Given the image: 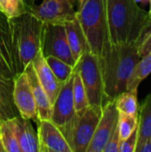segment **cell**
<instances>
[{
  "label": "cell",
  "mask_w": 151,
  "mask_h": 152,
  "mask_svg": "<svg viewBox=\"0 0 151 152\" xmlns=\"http://www.w3.org/2000/svg\"><path fill=\"white\" fill-rule=\"evenodd\" d=\"M23 1L25 2L26 5L28 7V9H29L30 6H32V5L35 4V0H23Z\"/></svg>",
  "instance_id": "32"
},
{
  "label": "cell",
  "mask_w": 151,
  "mask_h": 152,
  "mask_svg": "<svg viewBox=\"0 0 151 152\" xmlns=\"http://www.w3.org/2000/svg\"><path fill=\"white\" fill-rule=\"evenodd\" d=\"M10 120L15 132L20 152H38L37 132L35 131L29 119L18 116Z\"/></svg>",
  "instance_id": "14"
},
{
  "label": "cell",
  "mask_w": 151,
  "mask_h": 152,
  "mask_svg": "<svg viewBox=\"0 0 151 152\" xmlns=\"http://www.w3.org/2000/svg\"><path fill=\"white\" fill-rule=\"evenodd\" d=\"M136 152H151V136L136 151Z\"/></svg>",
  "instance_id": "30"
},
{
  "label": "cell",
  "mask_w": 151,
  "mask_h": 152,
  "mask_svg": "<svg viewBox=\"0 0 151 152\" xmlns=\"http://www.w3.org/2000/svg\"><path fill=\"white\" fill-rule=\"evenodd\" d=\"M41 51L44 57L53 56L75 67L64 24L43 23L41 33Z\"/></svg>",
  "instance_id": "7"
},
{
  "label": "cell",
  "mask_w": 151,
  "mask_h": 152,
  "mask_svg": "<svg viewBox=\"0 0 151 152\" xmlns=\"http://www.w3.org/2000/svg\"><path fill=\"white\" fill-rule=\"evenodd\" d=\"M137 128L138 141L136 151L151 136V93L144 99L140 107V111H138Z\"/></svg>",
  "instance_id": "18"
},
{
  "label": "cell",
  "mask_w": 151,
  "mask_h": 152,
  "mask_svg": "<svg viewBox=\"0 0 151 152\" xmlns=\"http://www.w3.org/2000/svg\"><path fill=\"white\" fill-rule=\"evenodd\" d=\"M140 59L136 44L110 45L100 57L108 101L115 100L126 91L128 80Z\"/></svg>",
  "instance_id": "2"
},
{
  "label": "cell",
  "mask_w": 151,
  "mask_h": 152,
  "mask_svg": "<svg viewBox=\"0 0 151 152\" xmlns=\"http://www.w3.org/2000/svg\"><path fill=\"white\" fill-rule=\"evenodd\" d=\"M19 112L13 101V78L0 77V120L18 117Z\"/></svg>",
  "instance_id": "17"
},
{
  "label": "cell",
  "mask_w": 151,
  "mask_h": 152,
  "mask_svg": "<svg viewBox=\"0 0 151 152\" xmlns=\"http://www.w3.org/2000/svg\"><path fill=\"white\" fill-rule=\"evenodd\" d=\"M138 91H125L115 99L116 107L120 113L134 115L138 113Z\"/></svg>",
  "instance_id": "21"
},
{
  "label": "cell",
  "mask_w": 151,
  "mask_h": 152,
  "mask_svg": "<svg viewBox=\"0 0 151 152\" xmlns=\"http://www.w3.org/2000/svg\"><path fill=\"white\" fill-rule=\"evenodd\" d=\"M31 63L34 67L39 83L44 89L53 105V102L55 101L60 92L61 85L58 82L51 68L47 64L45 57L44 56L41 49L37 52V53L32 60Z\"/></svg>",
  "instance_id": "13"
},
{
  "label": "cell",
  "mask_w": 151,
  "mask_h": 152,
  "mask_svg": "<svg viewBox=\"0 0 151 152\" xmlns=\"http://www.w3.org/2000/svg\"><path fill=\"white\" fill-rule=\"evenodd\" d=\"M84 84L89 105L102 108L108 101L102 77L100 57L90 51L85 53L74 67Z\"/></svg>",
  "instance_id": "5"
},
{
  "label": "cell",
  "mask_w": 151,
  "mask_h": 152,
  "mask_svg": "<svg viewBox=\"0 0 151 152\" xmlns=\"http://www.w3.org/2000/svg\"><path fill=\"white\" fill-rule=\"evenodd\" d=\"M149 15H150V18L151 19V11H149Z\"/></svg>",
  "instance_id": "36"
},
{
  "label": "cell",
  "mask_w": 151,
  "mask_h": 152,
  "mask_svg": "<svg viewBox=\"0 0 151 152\" xmlns=\"http://www.w3.org/2000/svg\"><path fill=\"white\" fill-rule=\"evenodd\" d=\"M72 86L73 74L61 86L60 92L52 107L51 120L60 128L62 134L66 132L76 115L72 94Z\"/></svg>",
  "instance_id": "9"
},
{
  "label": "cell",
  "mask_w": 151,
  "mask_h": 152,
  "mask_svg": "<svg viewBox=\"0 0 151 152\" xmlns=\"http://www.w3.org/2000/svg\"><path fill=\"white\" fill-rule=\"evenodd\" d=\"M7 28H8V19L0 11V29L7 31Z\"/></svg>",
  "instance_id": "31"
},
{
  "label": "cell",
  "mask_w": 151,
  "mask_h": 152,
  "mask_svg": "<svg viewBox=\"0 0 151 152\" xmlns=\"http://www.w3.org/2000/svg\"><path fill=\"white\" fill-rule=\"evenodd\" d=\"M15 76L8 34L6 30L0 29V77L14 78Z\"/></svg>",
  "instance_id": "19"
},
{
  "label": "cell",
  "mask_w": 151,
  "mask_h": 152,
  "mask_svg": "<svg viewBox=\"0 0 151 152\" xmlns=\"http://www.w3.org/2000/svg\"><path fill=\"white\" fill-rule=\"evenodd\" d=\"M13 101L19 115L37 123L38 115L26 71L16 74L13 78Z\"/></svg>",
  "instance_id": "11"
},
{
  "label": "cell",
  "mask_w": 151,
  "mask_h": 152,
  "mask_svg": "<svg viewBox=\"0 0 151 152\" xmlns=\"http://www.w3.org/2000/svg\"><path fill=\"white\" fill-rule=\"evenodd\" d=\"M43 22L30 12L8 20L7 34L16 74L23 72L41 49Z\"/></svg>",
  "instance_id": "3"
},
{
  "label": "cell",
  "mask_w": 151,
  "mask_h": 152,
  "mask_svg": "<svg viewBox=\"0 0 151 152\" xmlns=\"http://www.w3.org/2000/svg\"><path fill=\"white\" fill-rule=\"evenodd\" d=\"M28 12L43 23L64 24L76 18L73 0H43L39 5H32Z\"/></svg>",
  "instance_id": "8"
},
{
  "label": "cell",
  "mask_w": 151,
  "mask_h": 152,
  "mask_svg": "<svg viewBox=\"0 0 151 152\" xmlns=\"http://www.w3.org/2000/svg\"><path fill=\"white\" fill-rule=\"evenodd\" d=\"M64 27L67 34L68 43L74 61L77 64L81 56L85 53L89 51L88 45L86 43V39L85 37V35L83 33V30L77 17L71 20L65 22Z\"/></svg>",
  "instance_id": "16"
},
{
  "label": "cell",
  "mask_w": 151,
  "mask_h": 152,
  "mask_svg": "<svg viewBox=\"0 0 151 152\" xmlns=\"http://www.w3.org/2000/svg\"><path fill=\"white\" fill-rule=\"evenodd\" d=\"M151 73V53L140 59L126 86V91H138L140 84Z\"/></svg>",
  "instance_id": "20"
},
{
  "label": "cell",
  "mask_w": 151,
  "mask_h": 152,
  "mask_svg": "<svg viewBox=\"0 0 151 152\" xmlns=\"http://www.w3.org/2000/svg\"><path fill=\"white\" fill-rule=\"evenodd\" d=\"M117 119L118 110L115 100H110L101 109L100 120L86 152H103L109 137L117 126Z\"/></svg>",
  "instance_id": "10"
},
{
  "label": "cell",
  "mask_w": 151,
  "mask_h": 152,
  "mask_svg": "<svg viewBox=\"0 0 151 152\" xmlns=\"http://www.w3.org/2000/svg\"><path fill=\"white\" fill-rule=\"evenodd\" d=\"M0 125H1V120H0Z\"/></svg>",
  "instance_id": "37"
},
{
  "label": "cell",
  "mask_w": 151,
  "mask_h": 152,
  "mask_svg": "<svg viewBox=\"0 0 151 152\" xmlns=\"http://www.w3.org/2000/svg\"><path fill=\"white\" fill-rule=\"evenodd\" d=\"M87 0H77V10L80 9L86 2Z\"/></svg>",
  "instance_id": "33"
},
{
  "label": "cell",
  "mask_w": 151,
  "mask_h": 152,
  "mask_svg": "<svg viewBox=\"0 0 151 152\" xmlns=\"http://www.w3.org/2000/svg\"><path fill=\"white\" fill-rule=\"evenodd\" d=\"M0 11L8 20L28 12L23 0H0Z\"/></svg>",
  "instance_id": "26"
},
{
  "label": "cell",
  "mask_w": 151,
  "mask_h": 152,
  "mask_svg": "<svg viewBox=\"0 0 151 152\" xmlns=\"http://www.w3.org/2000/svg\"><path fill=\"white\" fill-rule=\"evenodd\" d=\"M0 138L3 142L5 152H20L15 132L11 120H1Z\"/></svg>",
  "instance_id": "23"
},
{
  "label": "cell",
  "mask_w": 151,
  "mask_h": 152,
  "mask_svg": "<svg viewBox=\"0 0 151 152\" xmlns=\"http://www.w3.org/2000/svg\"><path fill=\"white\" fill-rule=\"evenodd\" d=\"M38 152H72L65 136L51 119L37 121Z\"/></svg>",
  "instance_id": "12"
},
{
  "label": "cell",
  "mask_w": 151,
  "mask_h": 152,
  "mask_svg": "<svg viewBox=\"0 0 151 152\" xmlns=\"http://www.w3.org/2000/svg\"><path fill=\"white\" fill-rule=\"evenodd\" d=\"M72 94L74 100V106L76 112L84 110L89 106L86 92L82 82L79 73L76 70L73 72V86H72Z\"/></svg>",
  "instance_id": "24"
},
{
  "label": "cell",
  "mask_w": 151,
  "mask_h": 152,
  "mask_svg": "<svg viewBox=\"0 0 151 152\" xmlns=\"http://www.w3.org/2000/svg\"><path fill=\"white\" fill-rule=\"evenodd\" d=\"M76 17L81 26L89 51L101 57L110 45L106 12V0H87L77 10Z\"/></svg>",
  "instance_id": "4"
},
{
  "label": "cell",
  "mask_w": 151,
  "mask_h": 152,
  "mask_svg": "<svg viewBox=\"0 0 151 152\" xmlns=\"http://www.w3.org/2000/svg\"><path fill=\"white\" fill-rule=\"evenodd\" d=\"M0 152H5V149L4 147V144H3V142L0 138Z\"/></svg>",
  "instance_id": "34"
},
{
  "label": "cell",
  "mask_w": 151,
  "mask_h": 152,
  "mask_svg": "<svg viewBox=\"0 0 151 152\" xmlns=\"http://www.w3.org/2000/svg\"><path fill=\"white\" fill-rule=\"evenodd\" d=\"M101 107L89 105L76 112L69 126L63 134L72 152H86L101 115Z\"/></svg>",
  "instance_id": "6"
},
{
  "label": "cell",
  "mask_w": 151,
  "mask_h": 152,
  "mask_svg": "<svg viewBox=\"0 0 151 152\" xmlns=\"http://www.w3.org/2000/svg\"><path fill=\"white\" fill-rule=\"evenodd\" d=\"M138 126V113L129 115L118 112L117 128L121 141L126 139Z\"/></svg>",
  "instance_id": "25"
},
{
  "label": "cell",
  "mask_w": 151,
  "mask_h": 152,
  "mask_svg": "<svg viewBox=\"0 0 151 152\" xmlns=\"http://www.w3.org/2000/svg\"><path fill=\"white\" fill-rule=\"evenodd\" d=\"M110 45H131L142 40L151 23L149 12L136 0H106Z\"/></svg>",
  "instance_id": "1"
},
{
  "label": "cell",
  "mask_w": 151,
  "mask_h": 152,
  "mask_svg": "<svg viewBox=\"0 0 151 152\" xmlns=\"http://www.w3.org/2000/svg\"><path fill=\"white\" fill-rule=\"evenodd\" d=\"M149 3H150V11H151V0H149Z\"/></svg>",
  "instance_id": "35"
},
{
  "label": "cell",
  "mask_w": 151,
  "mask_h": 152,
  "mask_svg": "<svg viewBox=\"0 0 151 152\" xmlns=\"http://www.w3.org/2000/svg\"><path fill=\"white\" fill-rule=\"evenodd\" d=\"M138 53L140 58L151 53V26L138 44Z\"/></svg>",
  "instance_id": "28"
},
{
  "label": "cell",
  "mask_w": 151,
  "mask_h": 152,
  "mask_svg": "<svg viewBox=\"0 0 151 152\" xmlns=\"http://www.w3.org/2000/svg\"><path fill=\"white\" fill-rule=\"evenodd\" d=\"M45 60L53 73L54 74L56 79L61 86L72 76L74 72L73 66L53 56H47L45 57Z\"/></svg>",
  "instance_id": "22"
},
{
  "label": "cell",
  "mask_w": 151,
  "mask_h": 152,
  "mask_svg": "<svg viewBox=\"0 0 151 152\" xmlns=\"http://www.w3.org/2000/svg\"><path fill=\"white\" fill-rule=\"evenodd\" d=\"M25 71L28 75V77L31 86L32 94H33L36 110H37L38 120L51 119L53 105L47 96V94L45 93L44 89L42 87L41 84L39 83L37 76L36 74V71L31 62L27 66V68L25 69Z\"/></svg>",
  "instance_id": "15"
},
{
  "label": "cell",
  "mask_w": 151,
  "mask_h": 152,
  "mask_svg": "<svg viewBox=\"0 0 151 152\" xmlns=\"http://www.w3.org/2000/svg\"><path fill=\"white\" fill-rule=\"evenodd\" d=\"M138 141V128H136L126 139L121 141L119 152H135Z\"/></svg>",
  "instance_id": "27"
},
{
  "label": "cell",
  "mask_w": 151,
  "mask_h": 152,
  "mask_svg": "<svg viewBox=\"0 0 151 152\" xmlns=\"http://www.w3.org/2000/svg\"><path fill=\"white\" fill-rule=\"evenodd\" d=\"M120 142H121V139H120L118 128L117 126L115 131L113 132V134L109 137L103 152H119Z\"/></svg>",
  "instance_id": "29"
}]
</instances>
